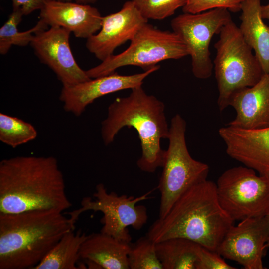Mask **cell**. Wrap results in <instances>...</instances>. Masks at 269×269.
I'll return each instance as SVG.
<instances>
[{
    "mask_svg": "<svg viewBox=\"0 0 269 269\" xmlns=\"http://www.w3.org/2000/svg\"><path fill=\"white\" fill-rule=\"evenodd\" d=\"M200 244L184 238H172L156 243L163 269H196Z\"/></svg>",
    "mask_w": 269,
    "mask_h": 269,
    "instance_id": "20",
    "label": "cell"
},
{
    "mask_svg": "<svg viewBox=\"0 0 269 269\" xmlns=\"http://www.w3.org/2000/svg\"><path fill=\"white\" fill-rule=\"evenodd\" d=\"M186 123L179 114L171 119L158 188L160 193L159 218H163L187 190L207 179L209 166L193 159L185 140Z\"/></svg>",
    "mask_w": 269,
    "mask_h": 269,
    "instance_id": "6",
    "label": "cell"
},
{
    "mask_svg": "<svg viewBox=\"0 0 269 269\" xmlns=\"http://www.w3.org/2000/svg\"><path fill=\"white\" fill-rule=\"evenodd\" d=\"M13 10H19L24 15H28L34 11L40 10L45 0H11Z\"/></svg>",
    "mask_w": 269,
    "mask_h": 269,
    "instance_id": "28",
    "label": "cell"
},
{
    "mask_svg": "<svg viewBox=\"0 0 269 269\" xmlns=\"http://www.w3.org/2000/svg\"><path fill=\"white\" fill-rule=\"evenodd\" d=\"M130 244L101 232L93 233L81 245L80 259L95 263L100 269H129Z\"/></svg>",
    "mask_w": 269,
    "mask_h": 269,
    "instance_id": "18",
    "label": "cell"
},
{
    "mask_svg": "<svg viewBox=\"0 0 269 269\" xmlns=\"http://www.w3.org/2000/svg\"><path fill=\"white\" fill-rule=\"evenodd\" d=\"M148 20H162L172 16L183 7L187 0H132Z\"/></svg>",
    "mask_w": 269,
    "mask_h": 269,
    "instance_id": "25",
    "label": "cell"
},
{
    "mask_svg": "<svg viewBox=\"0 0 269 269\" xmlns=\"http://www.w3.org/2000/svg\"><path fill=\"white\" fill-rule=\"evenodd\" d=\"M149 192L138 197L118 195L114 192L108 193L103 184L96 187L93 194L94 199L86 197L81 202V207L68 213L71 221L75 224L82 213L89 210L101 212L103 224L101 232L111 236L119 240L130 243L132 237L128 227L139 230L147 223L148 215L146 207L137 203L147 199Z\"/></svg>",
    "mask_w": 269,
    "mask_h": 269,
    "instance_id": "9",
    "label": "cell"
},
{
    "mask_svg": "<svg viewBox=\"0 0 269 269\" xmlns=\"http://www.w3.org/2000/svg\"><path fill=\"white\" fill-rule=\"evenodd\" d=\"M266 217L268 219V220L269 221V213L266 216Z\"/></svg>",
    "mask_w": 269,
    "mask_h": 269,
    "instance_id": "33",
    "label": "cell"
},
{
    "mask_svg": "<svg viewBox=\"0 0 269 269\" xmlns=\"http://www.w3.org/2000/svg\"><path fill=\"white\" fill-rule=\"evenodd\" d=\"M74 0L75 2L79 3H81V4H89L90 3H94L96 2V1H97L98 0Z\"/></svg>",
    "mask_w": 269,
    "mask_h": 269,
    "instance_id": "30",
    "label": "cell"
},
{
    "mask_svg": "<svg viewBox=\"0 0 269 269\" xmlns=\"http://www.w3.org/2000/svg\"><path fill=\"white\" fill-rule=\"evenodd\" d=\"M232 20L229 10L216 8L195 14L183 13L171 20L172 31L183 41L191 58L192 71L196 78L206 79L212 75L210 42Z\"/></svg>",
    "mask_w": 269,
    "mask_h": 269,
    "instance_id": "10",
    "label": "cell"
},
{
    "mask_svg": "<svg viewBox=\"0 0 269 269\" xmlns=\"http://www.w3.org/2000/svg\"><path fill=\"white\" fill-rule=\"evenodd\" d=\"M266 248L269 247V236L268 237V238L267 239V242L265 244Z\"/></svg>",
    "mask_w": 269,
    "mask_h": 269,
    "instance_id": "31",
    "label": "cell"
},
{
    "mask_svg": "<svg viewBox=\"0 0 269 269\" xmlns=\"http://www.w3.org/2000/svg\"><path fill=\"white\" fill-rule=\"evenodd\" d=\"M128 263L131 269H163L156 250V243L147 236L130 244Z\"/></svg>",
    "mask_w": 269,
    "mask_h": 269,
    "instance_id": "24",
    "label": "cell"
},
{
    "mask_svg": "<svg viewBox=\"0 0 269 269\" xmlns=\"http://www.w3.org/2000/svg\"><path fill=\"white\" fill-rule=\"evenodd\" d=\"M245 0H187L182 7L184 13H198L216 8L226 9L232 12L241 11Z\"/></svg>",
    "mask_w": 269,
    "mask_h": 269,
    "instance_id": "26",
    "label": "cell"
},
{
    "mask_svg": "<svg viewBox=\"0 0 269 269\" xmlns=\"http://www.w3.org/2000/svg\"><path fill=\"white\" fill-rule=\"evenodd\" d=\"M219 202L233 221L265 217L269 212V178L246 166L224 171L218 178Z\"/></svg>",
    "mask_w": 269,
    "mask_h": 269,
    "instance_id": "8",
    "label": "cell"
},
{
    "mask_svg": "<svg viewBox=\"0 0 269 269\" xmlns=\"http://www.w3.org/2000/svg\"><path fill=\"white\" fill-rule=\"evenodd\" d=\"M37 132L30 123L18 118L0 113V140L15 148L34 140Z\"/></svg>",
    "mask_w": 269,
    "mask_h": 269,
    "instance_id": "23",
    "label": "cell"
},
{
    "mask_svg": "<svg viewBox=\"0 0 269 269\" xmlns=\"http://www.w3.org/2000/svg\"><path fill=\"white\" fill-rule=\"evenodd\" d=\"M75 224L62 212L0 213V269L33 268Z\"/></svg>",
    "mask_w": 269,
    "mask_h": 269,
    "instance_id": "3",
    "label": "cell"
},
{
    "mask_svg": "<svg viewBox=\"0 0 269 269\" xmlns=\"http://www.w3.org/2000/svg\"><path fill=\"white\" fill-rule=\"evenodd\" d=\"M269 236V221L266 216L246 219L229 228L217 253L245 269H263L262 258Z\"/></svg>",
    "mask_w": 269,
    "mask_h": 269,
    "instance_id": "11",
    "label": "cell"
},
{
    "mask_svg": "<svg viewBox=\"0 0 269 269\" xmlns=\"http://www.w3.org/2000/svg\"><path fill=\"white\" fill-rule=\"evenodd\" d=\"M148 19L134 2L127 1L118 12L102 17L101 28L97 34L87 39L86 47L103 61L113 55L115 50L131 41Z\"/></svg>",
    "mask_w": 269,
    "mask_h": 269,
    "instance_id": "14",
    "label": "cell"
},
{
    "mask_svg": "<svg viewBox=\"0 0 269 269\" xmlns=\"http://www.w3.org/2000/svg\"><path fill=\"white\" fill-rule=\"evenodd\" d=\"M59 1H72L74 0H57Z\"/></svg>",
    "mask_w": 269,
    "mask_h": 269,
    "instance_id": "32",
    "label": "cell"
},
{
    "mask_svg": "<svg viewBox=\"0 0 269 269\" xmlns=\"http://www.w3.org/2000/svg\"><path fill=\"white\" fill-rule=\"evenodd\" d=\"M40 11V19L48 26L65 28L77 38L88 39L101 28L103 16L89 4L45 0Z\"/></svg>",
    "mask_w": 269,
    "mask_h": 269,
    "instance_id": "16",
    "label": "cell"
},
{
    "mask_svg": "<svg viewBox=\"0 0 269 269\" xmlns=\"http://www.w3.org/2000/svg\"><path fill=\"white\" fill-rule=\"evenodd\" d=\"M261 0H245L241 6L240 32L254 52L264 73L269 72V25L261 16Z\"/></svg>",
    "mask_w": 269,
    "mask_h": 269,
    "instance_id": "19",
    "label": "cell"
},
{
    "mask_svg": "<svg viewBox=\"0 0 269 269\" xmlns=\"http://www.w3.org/2000/svg\"><path fill=\"white\" fill-rule=\"evenodd\" d=\"M70 33L65 28L51 26L36 33L30 44L38 59L55 73L63 86L91 79L75 60L69 44Z\"/></svg>",
    "mask_w": 269,
    "mask_h": 269,
    "instance_id": "12",
    "label": "cell"
},
{
    "mask_svg": "<svg viewBox=\"0 0 269 269\" xmlns=\"http://www.w3.org/2000/svg\"><path fill=\"white\" fill-rule=\"evenodd\" d=\"M159 67V65H157L142 73L129 75H120L115 72L74 85L63 86L59 99L63 102L66 112L78 117L96 99L117 91L142 86L144 79Z\"/></svg>",
    "mask_w": 269,
    "mask_h": 269,
    "instance_id": "13",
    "label": "cell"
},
{
    "mask_svg": "<svg viewBox=\"0 0 269 269\" xmlns=\"http://www.w3.org/2000/svg\"><path fill=\"white\" fill-rule=\"evenodd\" d=\"M229 106L236 115L227 125L244 129L269 127V72L253 86L233 94Z\"/></svg>",
    "mask_w": 269,
    "mask_h": 269,
    "instance_id": "17",
    "label": "cell"
},
{
    "mask_svg": "<svg viewBox=\"0 0 269 269\" xmlns=\"http://www.w3.org/2000/svg\"><path fill=\"white\" fill-rule=\"evenodd\" d=\"M23 16L19 10H13L8 19L0 29V53H7L12 45L26 46L33 40L36 33L48 29V25L40 19L34 27L20 32L18 26Z\"/></svg>",
    "mask_w": 269,
    "mask_h": 269,
    "instance_id": "22",
    "label": "cell"
},
{
    "mask_svg": "<svg viewBox=\"0 0 269 269\" xmlns=\"http://www.w3.org/2000/svg\"><path fill=\"white\" fill-rule=\"evenodd\" d=\"M217 252L200 245L198 250L196 269H236L228 264Z\"/></svg>",
    "mask_w": 269,
    "mask_h": 269,
    "instance_id": "27",
    "label": "cell"
},
{
    "mask_svg": "<svg viewBox=\"0 0 269 269\" xmlns=\"http://www.w3.org/2000/svg\"><path fill=\"white\" fill-rule=\"evenodd\" d=\"M261 13L263 19L269 21V1L267 4L261 5Z\"/></svg>",
    "mask_w": 269,
    "mask_h": 269,
    "instance_id": "29",
    "label": "cell"
},
{
    "mask_svg": "<svg viewBox=\"0 0 269 269\" xmlns=\"http://www.w3.org/2000/svg\"><path fill=\"white\" fill-rule=\"evenodd\" d=\"M125 97L117 98L108 107L107 118L102 122L101 135L105 145L110 144L120 130L133 128L138 133L141 156L137 161L142 171L153 173L162 167L165 150L161 139H168L169 127L164 103L148 95L142 86L133 88Z\"/></svg>",
    "mask_w": 269,
    "mask_h": 269,
    "instance_id": "4",
    "label": "cell"
},
{
    "mask_svg": "<svg viewBox=\"0 0 269 269\" xmlns=\"http://www.w3.org/2000/svg\"><path fill=\"white\" fill-rule=\"evenodd\" d=\"M72 206L53 156H18L0 162V213L36 210L63 212Z\"/></svg>",
    "mask_w": 269,
    "mask_h": 269,
    "instance_id": "1",
    "label": "cell"
},
{
    "mask_svg": "<svg viewBox=\"0 0 269 269\" xmlns=\"http://www.w3.org/2000/svg\"><path fill=\"white\" fill-rule=\"evenodd\" d=\"M88 237L81 231L66 233L33 269H78L80 250Z\"/></svg>",
    "mask_w": 269,
    "mask_h": 269,
    "instance_id": "21",
    "label": "cell"
},
{
    "mask_svg": "<svg viewBox=\"0 0 269 269\" xmlns=\"http://www.w3.org/2000/svg\"><path fill=\"white\" fill-rule=\"evenodd\" d=\"M219 35L214 46L216 55L213 63L218 91L217 105L222 112L229 106L233 94L255 85L264 73L232 20L222 27Z\"/></svg>",
    "mask_w": 269,
    "mask_h": 269,
    "instance_id": "5",
    "label": "cell"
},
{
    "mask_svg": "<svg viewBox=\"0 0 269 269\" xmlns=\"http://www.w3.org/2000/svg\"><path fill=\"white\" fill-rule=\"evenodd\" d=\"M233 222L219 202L216 183L206 179L184 192L163 218L151 225L147 236L156 243L184 238L217 252Z\"/></svg>",
    "mask_w": 269,
    "mask_h": 269,
    "instance_id": "2",
    "label": "cell"
},
{
    "mask_svg": "<svg viewBox=\"0 0 269 269\" xmlns=\"http://www.w3.org/2000/svg\"><path fill=\"white\" fill-rule=\"evenodd\" d=\"M267 176H268L269 178V174L267 175Z\"/></svg>",
    "mask_w": 269,
    "mask_h": 269,
    "instance_id": "34",
    "label": "cell"
},
{
    "mask_svg": "<svg viewBox=\"0 0 269 269\" xmlns=\"http://www.w3.org/2000/svg\"><path fill=\"white\" fill-rule=\"evenodd\" d=\"M218 133L230 157L260 175L269 174V127L244 129L226 125Z\"/></svg>",
    "mask_w": 269,
    "mask_h": 269,
    "instance_id": "15",
    "label": "cell"
},
{
    "mask_svg": "<svg viewBox=\"0 0 269 269\" xmlns=\"http://www.w3.org/2000/svg\"><path fill=\"white\" fill-rule=\"evenodd\" d=\"M123 52L113 55L98 65L86 71L91 79L109 75L121 67L136 66L146 71L159 62L179 59L189 55L186 46L173 31H164L148 22L130 41Z\"/></svg>",
    "mask_w": 269,
    "mask_h": 269,
    "instance_id": "7",
    "label": "cell"
}]
</instances>
